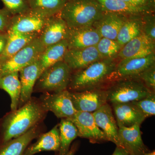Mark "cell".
<instances>
[{
	"mask_svg": "<svg viewBox=\"0 0 155 155\" xmlns=\"http://www.w3.org/2000/svg\"><path fill=\"white\" fill-rule=\"evenodd\" d=\"M5 8L12 16L18 15L30 10L27 0H1Z\"/></svg>",
	"mask_w": 155,
	"mask_h": 155,
	"instance_id": "obj_32",
	"label": "cell"
},
{
	"mask_svg": "<svg viewBox=\"0 0 155 155\" xmlns=\"http://www.w3.org/2000/svg\"><path fill=\"white\" fill-rule=\"evenodd\" d=\"M96 46L101 59H116L122 48L116 40L103 37Z\"/></svg>",
	"mask_w": 155,
	"mask_h": 155,
	"instance_id": "obj_30",
	"label": "cell"
},
{
	"mask_svg": "<svg viewBox=\"0 0 155 155\" xmlns=\"http://www.w3.org/2000/svg\"><path fill=\"white\" fill-rule=\"evenodd\" d=\"M58 125L60 140L58 154L65 155L70 149L72 142L78 137V131L74 124L67 119H62Z\"/></svg>",
	"mask_w": 155,
	"mask_h": 155,
	"instance_id": "obj_29",
	"label": "cell"
},
{
	"mask_svg": "<svg viewBox=\"0 0 155 155\" xmlns=\"http://www.w3.org/2000/svg\"><path fill=\"white\" fill-rule=\"evenodd\" d=\"M40 134L39 125L0 147V155H24L25 150L31 142Z\"/></svg>",
	"mask_w": 155,
	"mask_h": 155,
	"instance_id": "obj_21",
	"label": "cell"
},
{
	"mask_svg": "<svg viewBox=\"0 0 155 155\" xmlns=\"http://www.w3.org/2000/svg\"><path fill=\"white\" fill-rule=\"evenodd\" d=\"M93 25L69 28L66 40L68 49H81L96 46L101 38Z\"/></svg>",
	"mask_w": 155,
	"mask_h": 155,
	"instance_id": "obj_14",
	"label": "cell"
},
{
	"mask_svg": "<svg viewBox=\"0 0 155 155\" xmlns=\"http://www.w3.org/2000/svg\"><path fill=\"white\" fill-rule=\"evenodd\" d=\"M105 12L123 14L127 16L143 15L154 12V9L135 7L122 0H97Z\"/></svg>",
	"mask_w": 155,
	"mask_h": 155,
	"instance_id": "obj_24",
	"label": "cell"
},
{
	"mask_svg": "<svg viewBox=\"0 0 155 155\" xmlns=\"http://www.w3.org/2000/svg\"><path fill=\"white\" fill-rule=\"evenodd\" d=\"M42 73V71L38 60L19 71L21 89L18 108L31 98L35 84Z\"/></svg>",
	"mask_w": 155,
	"mask_h": 155,
	"instance_id": "obj_18",
	"label": "cell"
},
{
	"mask_svg": "<svg viewBox=\"0 0 155 155\" xmlns=\"http://www.w3.org/2000/svg\"><path fill=\"white\" fill-rule=\"evenodd\" d=\"M155 64V53L140 58L119 60L106 81V85L116 81L137 78L142 73Z\"/></svg>",
	"mask_w": 155,
	"mask_h": 155,
	"instance_id": "obj_7",
	"label": "cell"
},
{
	"mask_svg": "<svg viewBox=\"0 0 155 155\" xmlns=\"http://www.w3.org/2000/svg\"><path fill=\"white\" fill-rule=\"evenodd\" d=\"M92 114L97 125L105 134L108 141L122 147L119 140V127L110 105L107 103Z\"/></svg>",
	"mask_w": 155,
	"mask_h": 155,
	"instance_id": "obj_13",
	"label": "cell"
},
{
	"mask_svg": "<svg viewBox=\"0 0 155 155\" xmlns=\"http://www.w3.org/2000/svg\"><path fill=\"white\" fill-rule=\"evenodd\" d=\"M31 10L49 18L61 12L68 0H27Z\"/></svg>",
	"mask_w": 155,
	"mask_h": 155,
	"instance_id": "obj_28",
	"label": "cell"
},
{
	"mask_svg": "<svg viewBox=\"0 0 155 155\" xmlns=\"http://www.w3.org/2000/svg\"><path fill=\"white\" fill-rule=\"evenodd\" d=\"M143 15L130 16L122 25L116 40L122 47L142 33Z\"/></svg>",
	"mask_w": 155,
	"mask_h": 155,
	"instance_id": "obj_27",
	"label": "cell"
},
{
	"mask_svg": "<svg viewBox=\"0 0 155 155\" xmlns=\"http://www.w3.org/2000/svg\"><path fill=\"white\" fill-rule=\"evenodd\" d=\"M69 27L58 14L49 17L38 35L45 48L66 39Z\"/></svg>",
	"mask_w": 155,
	"mask_h": 155,
	"instance_id": "obj_12",
	"label": "cell"
},
{
	"mask_svg": "<svg viewBox=\"0 0 155 155\" xmlns=\"http://www.w3.org/2000/svg\"><path fill=\"white\" fill-rule=\"evenodd\" d=\"M146 118L155 115V92H152L142 99L132 102Z\"/></svg>",
	"mask_w": 155,
	"mask_h": 155,
	"instance_id": "obj_31",
	"label": "cell"
},
{
	"mask_svg": "<svg viewBox=\"0 0 155 155\" xmlns=\"http://www.w3.org/2000/svg\"><path fill=\"white\" fill-rule=\"evenodd\" d=\"M12 16L5 8L0 9V31L7 32Z\"/></svg>",
	"mask_w": 155,
	"mask_h": 155,
	"instance_id": "obj_35",
	"label": "cell"
},
{
	"mask_svg": "<svg viewBox=\"0 0 155 155\" xmlns=\"http://www.w3.org/2000/svg\"><path fill=\"white\" fill-rule=\"evenodd\" d=\"M142 22L143 33L155 42V17L153 12L143 15Z\"/></svg>",
	"mask_w": 155,
	"mask_h": 155,
	"instance_id": "obj_33",
	"label": "cell"
},
{
	"mask_svg": "<svg viewBox=\"0 0 155 155\" xmlns=\"http://www.w3.org/2000/svg\"><path fill=\"white\" fill-rule=\"evenodd\" d=\"M125 2L137 7L154 9L155 0H122Z\"/></svg>",
	"mask_w": 155,
	"mask_h": 155,
	"instance_id": "obj_36",
	"label": "cell"
},
{
	"mask_svg": "<svg viewBox=\"0 0 155 155\" xmlns=\"http://www.w3.org/2000/svg\"><path fill=\"white\" fill-rule=\"evenodd\" d=\"M104 13L97 0H68L59 14L73 28L93 25Z\"/></svg>",
	"mask_w": 155,
	"mask_h": 155,
	"instance_id": "obj_3",
	"label": "cell"
},
{
	"mask_svg": "<svg viewBox=\"0 0 155 155\" xmlns=\"http://www.w3.org/2000/svg\"><path fill=\"white\" fill-rule=\"evenodd\" d=\"M8 38L6 47L0 55V62L11 58L26 45L38 36L37 33H22L8 31Z\"/></svg>",
	"mask_w": 155,
	"mask_h": 155,
	"instance_id": "obj_23",
	"label": "cell"
},
{
	"mask_svg": "<svg viewBox=\"0 0 155 155\" xmlns=\"http://www.w3.org/2000/svg\"><path fill=\"white\" fill-rule=\"evenodd\" d=\"M38 100L45 110L51 111L58 118L68 119L77 112L68 89L58 93H44Z\"/></svg>",
	"mask_w": 155,
	"mask_h": 155,
	"instance_id": "obj_8",
	"label": "cell"
},
{
	"mask_svg": "<svg viewBox=\"0 0 155 155\" xmlns=\"http://www.w3.org/2000/svg\"><path fill=\"white\" fill-rule=\"evenodd\" d=\"M128 155H134L132 154H129Z\"/></svg>",
	"mask_w": 155,
	"mask_h": 155,
	"instance_id": "obj_41",
	"label": "cell"
},
{
	"mask_svg": "<svg viewBox=\"0 0 155 155\" xmlns=\"http://www.w3.org/2000/svg\"><path fill=\"white\" fill-rule=\"evenodd\" d=\"M151 91H155V64L142 73L138 78Z\"/></svg>",
	"mask_w": 155,
	"mask_h": 155,
	"instance_id": "obj_34",
	"label": "cell"
},
{
	"mask_svg": "<svg viewBox=\"0 0 155 155\" xmlns=\"http://www.w3.org/2000/svg\"><path fill=\"white\" fill-rule=\"evenodd\" d=\"M119 140L122 147L134 155H143L149 152L141 137L140 125L119 128Z\"/></svg>",
	"mask_w": 155,
	"mask_h": 155,
	"instance_id": "obj_16",
	"label": "cell"
},
{
	"mask_svg": "<svg viewBox=\"0 0 155 155\" xmlns=\"http://www.w3.org/2000/svg\"><path fill=\"white\" fill-rule=\"evenodd\" d=\"M68 50L66 39L45 48L38 60L42 72L56 63L64 61Z\"/></svg>",
	"mask_w": 155,
	"mask_h": 155,
	"instance_id": "obj_25",
	"label": "cell"
},
{
	"mask_svg": "<svg viewBox=\"0 0 155 155\" xmlns=\"http://www.w3.org/2000/svg\"><path fill=\"white\" fill-rule=\"evenodd\" d=\"M45 48L38 36L13 56L0 62V77L19 71L38 60Z\"/></svg>",
	"mask_w": 155,
	"mask_h": 155,
	"instance_id": "obj_6",
	"label": "cell"
},
{
	"mask_svg": "<svg viewBox=\"0 0 155 155\" xmlns=\"http://www.w3.org/2000/svg\"><path fill=\"white\" fill-rule=\"evenodd\" d=\"M102 59L96 46L81 49H68L64 56V61L72 71L85 68L96 61Z\"/></svg>",
	"mask_w": 155,
	"mask_h": 155,
	"instance_id": "obj_17",
	"label": "cell"
},
{
	"mask_svg": "<svg viewBox=\"0 0 155 155\" xmlns=\"http://www.w3.org/2000/svg\"><path fill=\"white\" fill-rule=\"evenodd\" d=\"M155 53V42L142 33L123 46L120 50L118 61L130 58H140Z\"/></svg>",
	"mask_w": 155,
	"mask_h": 155,
	"instance_id": "obj_15",
	"label": "cell"
},
{
	"mask_svg": "<svg viewBox=\"0 0 155 155\" xmlns=\"http://www.w3.org/2000/svg\"><path fill=\"white\" fill-rule=\"evenodd\" d=\"M129 153L124 148L116 147V149L112 155H128Z\"/></svg>",
	"mask_w": 155,
	"mask_h": 155,
	"instance_id": "obj_38",
	"label": "cell"
},
{
	"mask_svg": "<svg viewBox=\"0 0 155 155\" xmlns=\"http://www.w3.org/2000/svg\"><path fill=\"white\" fill-rule=\"evenodd\" d=\"M48 18L30 9L25 13L12 16L8 31L40 34Z\"/></svg>",
	"mask_w": 155,
	"mask_h": 155,
	"instance_id": "obj_11",
	"label": "cell"
},
{
	"mask_svg": "<svg viewBox=\"0 0 155 155\" xmlns=\"http://www.w3.org/2000/svg\"><path fill=\"white\" fill-rule=\"evenodd\" d=\"M67 119L77 128L78 137L87 139L91 143L108 141L105 134L97 125L92 113L77 111L72 117Z\"/></svg>",
	"mask_w": 155,
	"mask_h": 155,
	"instance_id": "obj_10",
	"label": "cell"
},
{
	"mask_svg": "<svg viewBox=\"0 0 155 155\" xmlns=\"http://www.w3.org/2000/svg\"><path fill=\"white\" fill-rule=\"evenodd\" d=\"M72 71L64 61L45 69L38 79L36 89L44 93H58L67 89Z\"/></svg>",
	"mask_w": 155,
	"mask_h": 155,
	"instance_id": "obj_5",
	"label": "cell"
},
{
	"mask_svg": "<svg viewBox=\"0 0 155 155\" xmlns=\"http://www.w3.org/2000/svg\"><path fill=\"white\" fill-rule=\"evenodd\" d=\"M143 155H155V150L153 151L152 152H148L145 153Z\"/></svg>",
	"mask_w": 155,
	"mask_h": 155,
	"instance_id": "obj_40",
	"label": "cell"
},
{
	"mask_svg": "<svg viewBox=\"0 0 155 155\" xmlns=\"http://www.w3.org/2000/svg\"><path fill=\"white\" fill-rule=\"evenodd\" d=\"M78 143L76 142L72 145L71 147H70V149H69L68 152L65 155H74L75 153L77 152L78 149ZM58 155H59L58 154Z\"/></svg>",
	"mask_w": 155,
	"mask_h": 155,
	"instance_id": "obj_39",
	"label": "cell"
},
{
	"mask_svg": "<svg viewBox=\"0 0 155 155\" xmlns=\"http://www.w3.org/2000/svg\"><path fill=\"white\" fill-rule=\"evenodd\" d=\"M70 92L72 104L77 111L94 113L107 103L105 87Z\"/></svg>",
	"mask_w": 155,
	"mask_h": 155,
	"instance_id": "obj_9",
	"label": "cell"
},
{
	"mask_svg": "<svg viewBox=\"0 0 155 155\" xmlns=\"http://www.w3.org/2000/svg\"><path fill=\"white\" fill-rule=\"evenodd\" d=\"M0 88L7 92L11 97V111L17 110L19 107L21 89L19 72L0 77Z\"/></svg>",
	"mask_w": 155,
	"mask_h": 155,
	"instance_id": "obj_26",
	"label": "cell"
},
{
	"mask_svg": "<svg viewBox=\"0 0 155 155\" xmlns=\"http://www.w3.org/2000/svg\"><path fill=\"white\" fill-rule=\"evenodd\" d=\"M105 87L107 103L111 104L139 101L153 92L139 78L116 81L108 84Z\"/></svg>",
	"mask_w": 155,
	"mask_h": 155,
	"instance_id": "obj_4",
	"label": "cell"
},
{
	"mask_svg": "<svg viewBox=\"0 0 155 155\" xmlns=\"http://www.w3.org/2000/svg\"><path fill=\"white\" fill-rule=\"evenodd\" d=\"M47 113L39 100L31 97L20 107L6 114L0 124V147L40 125Z\"/></svg>",
	"mask_w": 155,
	"mask_h": 155,
	"instance_id": "obj_1",
	"label": "cell"
},
{
	"mask_svg": "<svg viewBox=\"0 0 155 155\" xmlns=\"http://www.w3.org/2000/svg\"><path fill=\"white\" fill-rule=\"evenodd\" d=\"M112 107L119 128L140 125L146 119L132 102L112 104Z\"/></svg>",
	"mask_w": 155,
	"mask_h": 155,
	"instance_id": "obj_19",
	"label": "cell"
},
{
	"mask_svg": "<svg viewBox=\"0 0 155 155\" xmlns=\"http://www.w3.org/2000/svg\"><path fill=\"white\" fill-rule=\"evenodd\" d=\"M60 146L59 125H57L48 132L39 136L36 142L27 147L24 155H34L45 151L58 152Z\"/></svg>",
	"mask_w": 155,
	"mask_h": 155,
	"instance_id": "obj_22",
	"label": "cell"
},
{
	"mask_svg": "<svg viewBox=\"0 0 155 155\" xmlns=\"http://www.w3.org/2000/svg\"><path fill=\"white\" fill-rule=\"evenodd\" d=\"M129 17L104 11L102 16L93 25L96 28L101 37L116 40L120 29Z\"/></svg>",
	"mask_w": 155,
	"mask_h": 155,
	"instance_id": "obj_20",
	"label": "cell"
},
{
	"mask_svg": "<svg viewBox=\"0 0 155 155\" xmlns=\"http://www.w3.org/2000/svg\"><path fill=\"white\" fill-rule=\"evenodd\" d=\"M8 38L7 32L0 31V55L2 54L6 47Z\"/></svg>",
	"mask_w": 155,
	"mask_h": 155,
	"instance_id": "obj_37",
	"label": "cell"
},
{
	"mask_svg": "<svg viewBox=\"0 0 155 155\" xmlns=\"http://www.w3.org/2000/svg\"><path fill=\"white\" fill-rule=\"evenodd\" d=\"M118 59H102L72 73L67 89L80 91L105 87L107 78L114 71Z\"/></svg>",
	"mask_w": 155,
	"mask_h": 155,
	"instance_id": "obj_2",
	"label": "cell"
}]
</instances>
